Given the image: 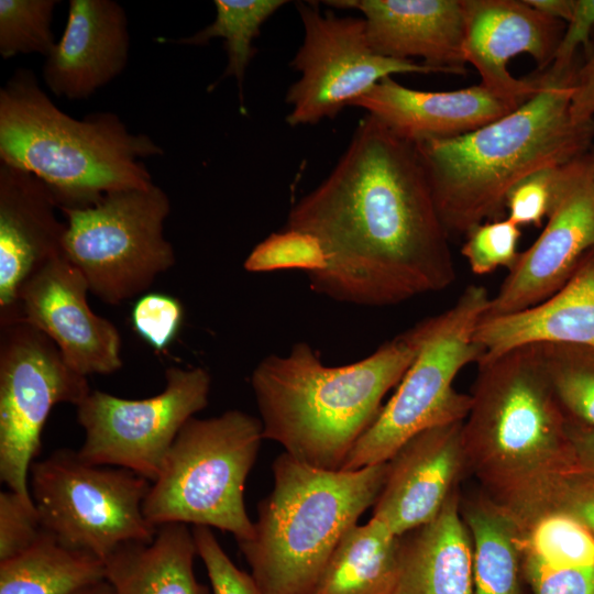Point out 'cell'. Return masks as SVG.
Wrapping results in <instances>:
<instances>
[{
	"label": "cell",
	"mask_w": 594,
	"mask_h": 594,
	"mask_svg": "<svg viewBox=\"0 0 594 594\" xmlns=\"http://www.w3.org/2000/svg\"><path fill=\"white\" fill-rule=\"evenodd\" d=\"M289 229L316 237L327 265L310 288L337 301L384 307L455 279L449 234L414 143L371 114L330 175L290 209Z\"/></svg>",
	"instance_id": "cell-1"
},
{
	"label": "cell",
	"mask_w": 594,
	"mask_h": 594,
	"mask_svg": "<svg viewBox=\"0 0 594 594\" xmlns=\"http://www.w3.org/2000/svg\"><path fill=\"white\" fill-rule=\"evenodd\" d=\"M431 317L346 365H324L306 342L287 355L270 354L251 375L264 439L310 466L339 471L373 425L384 396L418 354Z\"/></svg>",
	"instance_id": "cell-2"
},
{
	"label": "cell",
	"mask_w": 594,
	"mask_h": 594,
	"mask_svg": "<svg viewBox=\"0 0 594 594\" xmlns=\"http://www.w3.org/2000/svg\"><path fill=\"white\" fill-rule=\"evenodd\" d=\"M540 75V89L506 116L460 136L415 143L449 237L496 220L509 190L529 174L591 150L594 120H578L571 110L574 74Z\"/></svg>",
	"instance_id": "cell-3"
},
{
	"label": "cell",
	"mask_w": 594,
	"mask_h": 594,
	"mask_svg": "<svg viewBox=\"0 0 594 594\" xmlns=\"http://www.w3.org/2000/svg\"><path fill=\"white\" fill-rule=\"evenodd\" d=\"M477 366L462 425L466 469L516 518L537 507L575 468L569 418L549 384L538 343Z\"/></svg>",
	"instance_id": "cell-4"
},
{
	"label": "cell",
	"mask_w": 594,
	"mask_h": 594,
	"mask_svg": "<svg viewBox=\"0 0 594 594\" xmlns=\"http://www.w3.org/2000/svg\"><path fill=\"white\" fill-rule=\"evenodd\" d=\"M163 154L148 135L130 132L112 112L82 119L63 112L29 69H18L0 89V161L43 180L58 209L152 186L142 160Z\"/></svg>",
	"instance_id": "cell-5"
},
{
	"label": "cell",
	"mask_w": 594,
	"mask_h": 594,
	"mask_svg": "<svg viewBox=\"0 0 594 594\" xmlns=\"http://www.w3.org/2000/svg\"><path fill=\"white\" fill-rule=\"evenodd\" d=\"M272 471L253 536L238 543L262 594H311L341 537L374 506L388 462L331 471L283 452Z\"/></svg>",
	"instance_id": "cell-6"
},
{
	"label": "cell",
	"mask_w": 594,
	"mask_h": 594,
	"mask_svg": "<svg viewBox=\"0 0 594 594\" xmlns=\"http://www.w3.org/2000/svg\"><path fill=\"white\" fill-rule=\"evenodd\" d=\"M263 436L260 419L231 409L210 418H190L180 429L143 503L153 526L215 527L237 541L254 532L244 504L246 477Z\"/></svg>",
	"instance_id": "cell-7"
},
{
	"label": "cell",
	"mask_w": 594,
	"mask_h": 594,
	"mask_svg": "<svg viewBox=\"0 0 594 594\" xmlns=\"http://www.w3.org/2000/svg\"><path fill=\"white\" fill-rule=\"evenodd\" d=\"M490 298L484 286L470 285L453 306L431 317L418 354L341 471L387 462L419 432L465 419L471 395L459 393L453 382L465 365L477 364L483 355L474 333Z\"/></svg>",
	"instance_id": "cell-8"
},
{
	"label": "cell",
	"mask_w": 594,
	"mask_h": 594,
	"mask_svg": "<svg viewBox=\"0 0 594 594\" xmlns=\"http://www.w3.org/2000/svg\"><path fill=\"white\" fill-rule=\"evenodd\" d=\"M61 210L66 218L63 255L85 277L90 293L109 305L143 295L175 264L173 245L164 235L170 201L155 184Z\"/></svg>",
	"instance_id": "cell-9"
},
{
	"label": "cell",
	"mask_w": 594,
	"mask_h": 594,
	"mask_svg": "<svg viewBox=\"0 0 594 594\" xmlns=\"http://www.w3.org/2000/svg\"><path fill=\"white\" fill-rule=\"evenodd\" d=\"M147 479L123 468L84 461L58 449L29 472L41 524L59 543L105 560L120 546L150 542L157 527L145 518Z\"/></svg>",
	"instance_id": "cell-10"
},
{
	"label": "cell",
	"mask_w": 594,
	"mask_h": 594,
	"mask_svg": "<svg viewBox=\"0 0 594 594\" xmlns=\"http://www.w3.org/2000/svg\"><path fill=\"white\" fill-rule=\"evenodd\" d=\"M90 392L45 333L24 320L0 324V479L9 490L32 498L29 472L52 408L78 406Z\"/></svg>",
	"instance_id": "cell-11"
},
{
	"label": "cell",
	"mask_w": 594,
	"mask_h": 594,
	"mask_svg": "<svg viewBox=\"0 0 594 594\" xmlns=\"http://www.w3.org/2000/svg\"><path fill=\"white\" fill-rule=\"evenodd\" d=\"M164 389L127 399L91 391L77 407L85 440L77 451L95 465L130 470L153 482L184 425L209 400L211 378L202 367L165 371Z\"/></svg>",
	"instance_id": "cell-12"
},
{
	"label": "cell",
	"mask_w": 594,
	"mask_h": 594,
	"mask_svg": "<svg viewBox=\"0 0 594 594\" xmlns=\"http://www.w3.org/2000/svg\"><path fill=\"white\" fill-rule=\"evenodd\" d=\"M297 8L305 35L290 63L301 74L286 95L293 107L286 121L292 127L333 119L394 74L438 73L424 63L374 52L363 18L321 13L317 2H299Z\"/></svg>",
	"instance_id": "cell-13"
},
{
	"label": "cell",
	"mask_w": 594,
	"mask_h": 594,
	"mask_svg": "<svg viewBox=\"0 0 594 594\" xmlns=\"http://www.w3.org/2000/svg\"><path fill=\"white\" fill-rule=\"evenodd\" d=\"M594 249V180L586 154L570 179L537 240L519 253L481 320L532 308L570 279L583 256Z\"/></svg>",
	"instance_id": "cell-14"
},
{
	"label": "cell",
	"mask_w": 594,
	"mask_h": 594,
	"mask_svg": "<svg viewBox=\"0 0 594 594\" xmlns=\"http://www.w3.org/2000/svg\"><path fill=\"white\" fill-rule=\"evenodd\" d=\"M464 14L463 55L477 70L481 85L517 109L530 99L542 82L541 75L514 77L509 61L528 54L544 72L552 64L564 33L563 23L526 0H462Z\"/></svg>",
	"instance_id": "cell-15"
},
{
	"label": "cell",
	"mask_w": 594,
	"mask_h": 594,
	"mask_svg": "<svg viewBox=\"0 0 594 594\" xmlns=\"http://www.w3.org/2000/svg\"><path fill=\"white\" fill-rule=\"evenodd\" d=\"M88 292L85 277L61 254L23 284L16 320L45 333L80 374H110L122 366L121 336L110 320L91 310Z\"/></svg>",
	"instance_id": "cell-16"
},
{
	"label": "cell",
	"mask_w": 594,
	"mask_h": 594,
	"mask_svg": "<svg viewBox=\"0 0 594 594\" xmlns=\"http://www.w3.org/2000/svg\"><path fill=\"white\" fill-rule=\"evenodd\" d=\"M463 421L429 428L404 443L388 460L372 517L402 537L431 521L466 469Z\"/></svg>",
	"instance_id": "cell-17"
},
{
	"label": "cell",
	"mask_w": 594,
	"mask_h": 594,
	"mask_svg": "<svg viewBox=\"0 0 594 594\" xmlns=\"http://www.w3.org/2000/svg\"><path fill=\"white\" fill-rule=\"evenodd\" d=\"M48 186L26 170L0 163V324L16 320L23 284L63 254L65 222Z\"/></svg>",
	"instance_id": "cell-18"
},
{
	"label": "cell",
	"mask_w": 594,
	"mask_h": 594,
	"mask_svg": "<svg viewBox=\"0 0 594 594\" xmlns=\"http://www.w3.org/2000/svg\"><path fill=\"white\" fill-rule=\"evenodd\" d=\"M331 7L363 13L369 42L377 54L420 57L438 73L466 74L462 0H337Z\"/></svg>",
	"instance_id": "cell-19"
},
{
	"label": "cell",
	"mask_w": 594,
	"mask_h": 594,
	"mask_svg": "<svg viewBox=\"0 0 594 594\" xmlns=\"http://www.w3.org/2000/svg\"><path fill=\"white\" fill-rule=\"evenodd\" d=\"M129 50L128 18L118 2L70 0L63 35L44 63V81L55 96L87 99L122 73Z\"/></svg>",
	"instance_id": "cell-20"
},
{
	"label": "cell",
	"mask_w": 594,
	"mask_h": 594,
	"mask_svg": "<svg viewBox=\"0 0 594 594\" xmlns=\"http://www.w3.org/2000/svg\"><path fill=\"white\" fill-rule=\"evenodd\" d=\"M352 106L365 109L414 144L463 135L515 110L481 84L451 91H422L392 77L380 80Z\"/></svg>",
	"instance_id": "cell-21"
},
{
	"label": "cell",
	"mask_w": 594,
	"mask_h": 594,
	"mask_svg": "<svg viewBox=\"0 0 594 594\" xmlns=\"http://www.w3.org/2000/svg\"><path fill=\"white\" fill-rule=\"evenodd\" d=\"M474 340L483 352L479 363L514 348L541 342L594 350V249L553 296L524 311L481 320Z\"/></svg>",
	"instance_id": "cell-22"
},
{
	"label": "cell",
	"mask_w": 594,
	"mask_h": 594,
	"mask_svg": "<svg viewBox=\"0 0 594 594\" xmlns=\"http://www.w3.org/2000/svg\"><path fill=\"white\" fill-rule=\"evenodd\" d=\"M515 522L531 594H594V531L553 510Z\"/></svg>",
	"instance_id": "cell-23"
},
{
	"label": "cell",
	"mask_w": 594,
	"mask_h": 594,
	"mask_svg": "<svg viewBox=\"0 0 594 594\" xmlns=\"http://www.w3.org/2000/svg\"><path fill=\"white\" fill-rule=\"evenodd\" d=\"M455 488L428 524L402 536L394 594H473V552Z\"/></svg>",
	"instance_id": "cell-24"
},
{
	"label": "cell",
	"mask_w": 594,
	"mask_h": 594,
	"mask_svg": "<svg viewBox=\"0 0 594 594\" xmlns=\"http://www.w3.org/2000/svg\"><path fill=\"white\" fill-rule=\"evenodd\" d=\"M196 554L188 525H161L152 541L129 542L111 553L106 580L114 594H208L194 574Z\"/></svg>",
	"instance_id": "cell-25"
},
{
	"label": "cell",
	"mask_w": 594,
	"mask_h": 594,
	"mask_svg": "<svg viewBox=\"0 0 594 594\" xmlns=\"http://www.w3.org/2000/svg\"><path fill=\"white\" fill-rule=\"evenodd\" d=\"M402 537L372 517L341 537L311 594H394Z\"/></svg>",
	"instance_id": "cell-26"
},
{
	"label": "cell",
	"mask_w": 594,
	"mask_h": 594,
	"mask_svg": "<svg viewBox=\"0 0 594 594\" xmlns=\"http://www.w3.org/2000/svg\"><path fill=\"white\" fill-rule=\"evenodd\" d=\"M460 506L472 540L473 594H522L518 530L513 517L485 493Z\"/></svg>",
	"instance_id": "cell-27"
},
{
	"label": "cell",
	"mask_w": 594,
	"mask_h": 594,
	"mask_svg": "<svg viewBox=\"0 0 594 594\" xmlns=\"http://www.w3.org/2000/svg\"><path fill=\"white\" fill-rule=\"evenodd\" d=\"M102 580V560L63 546L46 530L25 551L0 562V594H76Z\"/></svg>",
	"instance_id": "cell-28"
},
{
	"label": "cell",
	"mask_w": 594,
	"mask_h": 594,
	"mask_svg": "<svg viewBox=\"0 0 594 594\" xmlns=\"http://www.w3.org/2000/svg\"><path fill=\"white\" fill-rule=\"evenodd\" d=\"M216 18L208 26L191 36L178 40L161 38L160 42L202 45L213 37L224 41L228 65L221 78L237 79L240 100L243 103L245 70L254 56V40L264 22L286 1L284 0H216Z\"/></svg>",
	"instance_id": "cell-29"
},
{
	"label": "cell",
	"mask_w": 594,
	"mask_h": 594,
	"mask_svg": "<svg viewBox=\"0 0 594 594\" xmlns=\"http://www.w3.org/2000/svg\"><path fill=\"white\" fill-rule=\"evenodd\" d=\"M538 346L549 384L568 418L594 428V350L556 342Z\"/></svg>",
	"instance_id": "cell-30"
},
{
	"label": "cell",
	"mask_w": 594,
	"mask_h": 594,
	"mask_svg": "<svg viewBox=\"0 0 594 594\" xmlns=\"http://www.w3.org/2000/svg\"><path fill=\"white\" fill-rule=\"evenodd\" d=\"M56 0H0V55L38 53L55 46L52 19Z\"/></svg>",
	"instance_id": "cell-31"
},
{
	"label": "cell",
	"mask_w": 594,
	"mask_h": 594,
	"mask_svg": "<svg viewBox=\"0 0 594 594\" xmlns=\"http://www.w3.org/2000/svg\"><path fill=\"white\" fill-rule=\"evenodd\" d=\"M327 265L320 241L299 230L285 228L261 241L246 256L243 267L250 273L300 270L319 272Z\"/></svg>",
	"instance_id": "cell-32"
},
{
	"label": "cell",
	"mask_w": 594,
	"mask_h": 594,
	"mask_svg": "<svg viewBox=\"0 0 594 594\" xmlns=\"http://www.w3.org/2000/svg\"><path fill=\"white\" fill-rule=\"evenodd\" d=\"M578 160L538 169L517 183L505 199L507 218L519 228L540 227L563 193Z\"/></svg>",
	"instance_id": "cell-33"
},
{
	"label": "cell",
	"mask_w": 594,
	"mask_h": 594,
	"mask_svg": "<svg viewBox=\"0 0 594 594\" xmlns=\"http://www.w3.org/2000/svg\"><path fill=\"white\" fill-rule=\"evenodd\" d=\"M520 228L507 217L483 222L468 232L461 248L471 271L477 275L498 267L510 270L519 252Z\"/></svg>",
	"instance_id": "cell-34"
},
{
	"label": "cell",
	"mask_w": 594,
	"mask_h": 594,
	"mask_svg": "<svg viewBox=\"0 0 594 594\" xmlns=\"http://www.w3.org/2000/svg\"><path fill=\"white\" fill-rule=\"evenodd\" d=\"M135 333L156 352H165L177 338L184 319L180 301L164 293L141 295L131 309Z\"/></svg>",
	"instance_id": "cell-35"
},
{
	"label": "cell",
	"mask_w": 594,
	"mask_h": 594,
	"mask_svg": "<svg viewBox=\"0 0 594 594\" xmlns=\"http://www.w3.org/2000/svg\"><path fill=\"white\" fill-rule=\"evenodd\" d=\"M44 531L32 498L0 493V562L25 551Z\"/></svg>",
	"instance_id": "cell-36"
},
{
	"label": "cell",
	"mask_w": 594,
	"mask_h": 594,
	"mask_svg": "<svg viewBox=\"0 0 594 594\" xmlns=\"http://www.w3.org/2000/svg\"><path fill=\"white\" fill-rule=\"evenodd\" d=\"M541 510L565 514L594 531V472L576 468L565 472L536 508L518 518Z\"/></svg>",
	"instance_id": "cell-37"
},
{
	"label": "cell",
	"mask_w": 594,
	"mask_h": 594,
	"mask_svg": "<svg viewBox=\"0 0 594 594\" xmlns=\"http://www.w3.org/2000/svg\"><path fill=\"white\" fill-rule=\"evenodd\" d=\"M193 534L213 594H262L253 576L230 560L209 527L194 526Z\"/></svg>",
	"instance_id": "cell-38"
},
{
	"label": "cell",
	"mask_w": 594,
	"mask_h": 594,
	"mask_svg": "<svg viewBox=\"0 0 594 594\" xmlns=\"http://www.w3.org/2000/svg\"><path fill=\"white\" fill-rule=\"evenodd\" d=\"M594 28V0H574L573 14L566 23L551 67L546 70L556 78L566 77L575 72L574 55L580 46L585 51L591 45L590 33Z\"/></svg>",
	"instance_id": "cell-39"
},
{
	"label": "cell",
	"mask_w": 594,
	"mask_h": 594,
	"mask_svg": "<svg viewBox=\"0 0 594 594\" xmlns=\"http://www.w3.org/2000/svg\"><path fill=\"white\" fill-rule=\"evenodd\" d=\"M583 64L575 68L571 110L575 119L594 120V44L585 51Z\"/></svg>",
	"instance_id": "cell-40"
},
{
	"label": "cell",
	"mask_w": 594,
	"mask_h": 594,
	"mask_svg": "<svg viewBox=\"0 0 594 594\" xmlns=\"http://www.w3.org/2000/svg\"><path fill=\"white\" fill-rule=\"evenodd\" d=\"M569 436L575 468L594 472V428L569 419Z\"/></svg>",
	"instance_id": "cell-41"
},
{
	"label": "cell",
	"mask_w": 594,
	"mask_h": 594,
	"mask_svg": "<svg viewBox=\"0 0 594 594\" xmlns=\"http://www.w3.org/2000/svg\"><path fill=\"white\" fill-rule=\"evenodd\" d=\"M526 2L539 12L566 23L573 14L574 0H526Z\"/></svg>",
	"instance_id": "cell-42"
},
{
	"label": "cell",
	"mask_w": 594,
	"mask_h": 594,
	"mask_svg": "<svg viewBox=\"0 0 594 594\" xmlns=\"http://www.w3.org/2000/svg\"><path fill=\"white\" fill-rule=\"evenodd\" d=\"M76 594H114V590L107 580L91 584Z\"/></svg>",
	"instance_id": "cell-43"
},
{
	"label": "cell",
	"mask_w": 594,
	"mask_h": 594,
	"mask_svg": "<svg viewBox=\"0 0 594 594\" xmlns=\"http://www.w3.org/2000/svg\"><path fill=\"white\" fill-rule=\"evenodd\" d=\"M586 160H587V165H588V169H590V174L594 180V143L591 147V150L588 151V153L586 154Z\"/></svg>",
	"instance_id": "cell-44"
}]
</instances>
